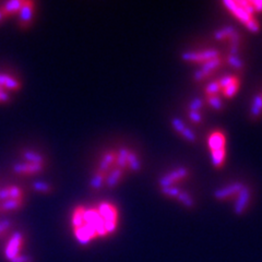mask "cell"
<instances>
[{
  "instance_id": "1",
  "label": "cell",
  "mask_w": 262,
  "mask_h": 262,
  "mask_svg": "<svg viewBox=\"0 0 262 262\" xmlns=\"http://www.w3.org/2000/svg\"><path fill=\"white\" fill-rule=\"evenodd\" d=\"M71 224L75 233V237L80 245H89L98 238H104L108 236L102 215L95 208H84L77 206L72 213Z\"/></svg>"
},
{
  "instance_id": "2",
  "label": "cell",
  "mask_w": 262,
  "mask_h": 262,
  "mask_svg": "<svg viewBox=\"0 0 262 262\" xmlns=\"http://www.w3.org/2000/svg\"><path fill=\"white\" fill-rule=\"evenodd\" d=\"M96 209H98L99 213L102 215L105 223H106V231L108 235H112V234L116 232L118 225L117 209L112 203H108V202H102V203L96 206Z\"/></svg>"
},
{
  "instance_id": "3",
  "label": "cell",
  "mask_w": 262,
  "mask_h": 262,
  "mask_svg": "<svg viewBox=\"0 0 262 262\" xmlns=\"http://www.w3.org/2000/svg\"><path fill=\"white\" fill-rule=\"evenodd\" d=\"M23 245H24V236L21 233H15L9 240L6 249H4V257L6 259L11 262L18 257L21 256Z\"/></svg>"
},
{
  "instance_id": "4",
  "label": "cell",
  "mask_w": 262,
  "mask_h": 262,
  "mask_svg": "<svg viewBox=\"0 0 262 262\" xmlns=\"http://www.w3.org/2000/svg\"><path fill=\"white\" fill-rule=\"evenodd\" d=\"M220 56V52L217 49H208L203 52H186L182 53V60L187 62H206L212 59L218 58Z\"/></svg>"
},
{
  "instance_id": "5",
  "label": "cell",
  "mask_w": 262,
  "mask_h": 262,
  "mask_svg": "<svg viewBox=\"0 0 262 262\" xmlns=\"http://www.w3.org/2000/svg\"><path fill=\"white\" fill-rule=\"evenodd\" d=\"M188 174L189 173H188L187 168L179 167L171 173L164 175L163 177H161L159 179V185L161 186V188L173 186L174 183L182 181L183 178H186L188 176Z\"/></svg>"
},
{
  "instance_id": "6",
  "label": "cell",
  "mask_w": 262,
  "mask_h": 262,
  "mask_svg": "<svg viewBox=\"0 0 262 262\" xmlns=\"http://www.w3.org/2000/svg\"><path fill=\"white\" fill-rule=\"evenodd\" d=\"M221 63H222V60H221V58L218 57L215 59H212V60H209L204 62L203 65L201 66L200 69H198V70L194 73V79L197 82H200L202 80L206 79L210 76V73L212 72L215 69L219 68L221 66Z\"/></svg>"
},
{
  "instance_id": "7",
  "label": "cell",
  "mask_w": 262,
  "mask_h": 262,
  "mask_svg": "<svg viewBox=\"0 0 262 262\" xmlns=\"http://www.w3.org/2000/svg\"><path fill=\"white\" fill-rule=\"evenodd\" d=\"M250 198H251L250 189L248 187L243 186L242 189L237 194V199L235 202V205H234V213L237 215H242V213H245L247 206L250 202Z\"/></svg>"
},
{
  "instance_id": "8",
  "label": "cell",
  "mask_w": 262,
  "mask_h": 262,
  "mask_svg": "<svg viewBox=\"0 0 262 262\" xmlns=\"http://www.w3.org/2000/svg\"><path fill=\"white\" fill-rule=\"evenodd\" d=\"M243 188L242 182H234L232 185L220 188V189L214 191V198L217 200H225L227 198L232 197L234 195H237Z\"/></svg>"
},
{
  "instance_id": "9",
  "label": "cell",
  "mask_w": 262,
  "mask_h": 262,
  "mask_svg": "<svg viewBox=\"0 0 262 262\" xmlns=\"http://www.w3.org/2000/svg\"><path fill=\"white\" fill-rule=\"evenodd\" d=\"M44 164H36V163H19L13 166V172L19 175H33L39 174L43 171Z\"/></svg>"
},
{
  "instance_id": "10",
  "label": "cell",
  "mask_w": 262,
  "mask_h": 262,
  "mask_svg": "<svg viewBox=\"0 0 262 262\" xmlns=\"http://www.w3.org/2000/svg\"><path fill=\"white\" fill-rule=\"evenodd\" d=\"M34 13V2L32 1H23L22 7L20 9V25L27 27L33 19Z\"/></svg>"
},
{
  "instance_id": "11",
  "label": "cell",
  "mask_w": 262,
  "mask_h": 262,
  "mask_svg": "<svg viewBox=\"0 0 262 262\" xmlns=\"http://www.w3.org/2000/svg\"><path fill=\"white\" fill-rule=\"evenodd\" d=\"M208 143L211 152H213V151L224 150L225 145H226V140H225V137L222 132L215 131L209 137Z\"/></svg>"
},
{
  "instance_id": "12",
  "label": "cell",
  "mask_w": 262,
  "mask_h": 262,
  "mask_svg": "<svg viewBox=\"0 0 262 262\" xmlns=\"http://www.w3.org/2000/svg\"><path fill=\"white\" fill-rule=\"evenodd\" d=\"M24 0H11V1H8L3 4V6L0 8V11L2 12L3 17H10L15 16L17 13L20 12V9L23 4Z\"/></svg>"
},
{
  "instance_id": "13",
  "label": "cell",
  "mask_w": 262,
  "mask_h": 262,
  "mask_svg": "<svg viewBox=\"0 0 262 262\" xmlns=\"http://www.w3.org/2000/svg\"><path fill=\"white\" fill-rule=\"evenodd\" d=\"M0 86L3 90L18 91L21 89V82L11 76L6 75V73H0Z\"/></svg>"
},
{
  "instance_id": "14",
  "label": "cell",
  "mask_w": 262,
  "mask_h": 262,
  "mask_svg": "<svg viewBox=\"0 0 262 262\" xmlns=\"http://www.w3.org/2000/svg\"><path fill=\"white\" fill-rule=\"evenodd\" d=\"M116 158H117V153L113 152V151H109V152H107L103 156L102 160H101L98 172L103 173L107 176L108 169L112 167V165L115 164V162H116Z\"/></svg>"
},
{
  "instance_id": "15",
  "label": "cell",
  "mask_w": 262,
  "mask_h": 262,
  "mask_svg": "<svg viewBox=\"0 0 262 262\" xmlns=\"http://www.w3.org/2000/svg\"><path fill=\"white\" fill-rule=\"evenodd\" d=\"M123 176V169L121 168H114L112 172H110L109 175L106 176V181H105V183L108 188H114L117 183L121 181V179Z\"/></svg>"
},
{
  "instance_id": "16",
  "label": "cell",
  "mask_w": 262,
  "mask_h": 262,
  "mask_svg": "<svg viewBox=\"0 0 262 262\" xmlns=\"http://www.w3.org/2000/svg\"><path fill=\"white\" fill-rule=\"evenodd\" d=\"M22 199H8L6 201L0 202V211L1 212H8V211L12 210H19L23 205Z\"/></svg>"
},
{
  "instance_id": "17",
  "label": "cell",
  "mask_w": 262,
  "mask_h": 262,
  "mask_svg": "<svg viewBox=\"0 0 262 262\" xmlns=\"http://www.w3.org/2000/svg\"><path fill=\"white\" fill-rule=\"evenodd\" d=\"M129 153L130 151L126 148H122L118 151L116 162H115L118 168L125 169L128 166V156H129Z\"/></svg>"
},
{
  "instance_id": "18",
  "label": "cell",
  "mask_w": 262,
  "mask_h": 262,
  "mask_svg": "<svg viewBox=\"0 0 262 262\" xmlns=\"http://www.w3.org/2000/svg\"><path fill=\"white\" fill-rule=\"evenodd\" d=\"M262 113V94H257L252 101L250 107V115L252 118L259 117Z\"/></svg>"
},
{
  "instance_id": "19",
  "label": "cell",
  "mask_w": 262,
  "mask_h": 262,
  "mask_svg": "<svg viewBox=\"0 0 262 262\" xmlns=\"http://www.w3.org/2000/svg\"><path fill=\"white\" fill-rule=\"evenodd\" d=\"M235 32H236V30L234 29L233 26H225V27H222V29H220V30L214 32V39L218 40H226V39L231 38V36L235 33Z\"/></svg>"
},
{
  "instance_id": "20",
  "label": "cell",
  "mask_w": 262,
  "mask_h": 262,
  "mask_svg": "<svg viewBox=\"0 0 262 262\" xmlns=\"http://www.w3.org/2000/svg\"><path fill=\"white\" fill-rule=\"evenodd\" d=\"M225 155H226V151H225V149L211 152V160H212L214 167H217V168L222 167L224 160H225Z\"/></svg>"
},
{
  "instance_id": "21",
  "label": "cell",
  "mask_w": 262,
  "mask_h": 262,
  "mask_svg": "<svg viewBox=\"0 0 262 262\" xmlns=\"http://www.w3.org/2000/svg\"><path fill=\"white\" fill-rule=\"evenodd\" d=\"M232 13L237 18L238 20L242 22L243 24H246L247 22H249L252 19V17L249 15V13L246 12L242 7L238 6L237 3H236V7L232 10Z\"/></svg>"
},
{
  "instance_id": "22",
  "label": "cell",
  "mask_w": 262,
  "mask_h": 262,
  "mask_svg": "<svg viewBox=\"0 0 262 262\" xmlns=\"http://www.w3.org/2000/svg\"><path fill=\"white\" fill-rule=\"evenodd\" d=\"M105 181H106V175L103 174V173L98 172L94 175L93 177H92L91 181H90V185H91L92 188H93V189L99 190V189H101V188L103 187V185L105 183Z\"/></svg>"
},
{
  "instance_id": "23",
  "label": "cell",
  "mask_w": 262,
  "mask_h": 262,
  "mask_svg": "<svg viewBox=\"0 0 262 262\" xmlns=\"http://www.w3.org/2000/svg\"><path fill=\"white\" fill-rule=\"evenodd\" d=\"M177 199L178 201L181 202V203L186 206V208H194L195 206V201H194V198H192L188 192L186 191H181L179 192V195L177 196Z\"/></svg>"
},
{
  "instance_id": "24",
  "label": "cell",
  "mask_w": 262,
  "mask_h": 262,
  "mask_svg": "<svg viewBox=\"0 0 262 262\" xmlns=\"http://www.w3.org/2000/svg\"><path fill=\"white\" fill-rule=\"evenodd\" d=\"M23 158L26 160V162L29 163H36V164H44L43 156L34 152V151H25L23 153Z\"/></svg>"
},
{
  "instance_id": "25",
  "label": "cell",
  "mask_w": 262,
  "mask_h": 262,
  "mask_svg": "<svg viewBox=\"0 0 262 262\" xmlns=\"http://www.w3.org/2000/svg\"><path fill=\"white\" fill-rule=\"evenodd\" d=\"M128 167H129L132 172H139L141 169V162L138 159L136 153L130 152L128 156Z\"/></svg>"
},
{
  "instance_id": "26",
  "label": "cell",
  "mask_w": 262,
  "mask_h": 262,
  "mask_svg": "<svg viewBox=\"0 0 262 262\" xmlns=\"http://www.w3.org/2000/svg\"><path fill=\"white\" fill-rule=\"evenodd\" d=\"M227 62L228 65L233 67L236 70H242L243 68V61L242 60V58L238 57V55H228L227 56Z\"/></svg>"
},
{
  "instance_id": "27",
  "label": "cell",
  "mask_w": 262,
  "mask_h": 262,
  "mask_svg": "<svg viewBox=\"0 0 262 262\" xmlns=\"http://www.w3.org/2000/svg\"><path fill=\"white\" fill-rule=\"evenodd\" d=\"M33 189L40 192V194H49V192L53 191V187L48 182L36 181L33 183Z\"/></svg>"
},
{
  "instance_id": "28",
  "label": "cell",
  "mask_w": 262,
  "mask_h": 262,
  "mask_svg": "<svg viewBox=\"0 0 262 262\" xmlns=\"http://www.w3.org/2000/svg\"><path fill=\"white\" fill-rule=\"evenodd\" d=\"M238 90H240V81H237V82H235V83H233V84L225 87V89H223V94H224L225 98L232 99L233 96L236 95Z\"/></svg>"
},
{
  "instance_id": "29",
  "label": "cell",
  "mask_w": 262,
  "mask_h": 262,
  "mask_svg": "<svg viewBox=\"0 0 262 262\" xmlns=\"http://www.w3.org/2000/svg\"><path fill=\"white\" fill-rule=\"evenodd\" d=\"M221 90L222 89H221L219 81H212V82H210L208 85H206L205 93L208 96H213V95H217Z\"/></svg>"
},
{
  "instance_id": "30",
  "label": "cell",
  "mask_w": 262,
  "mask_h": 262,
  "mask_svg": "<svg viewBox=\"0 0 262 262\" xmlns=\"http://www.w3.org/2000/svg\"><path fill=\"white\" fill-rule=\"evenodd\" d=\"M208 103L211 107L215 110H221L223 108V102L218 95L208 96Z\"/></svg>"
},
{
  "instance_id": "31",
  "label": "cell",
  "mask_w": 262,
  "mask_h": 262,
  "mask_svg": "<svg viewBox=\"0 0 262 262\" xmlns=\"http://www.w3.org/2000/svg\"><path fill=\"white\" fill-rule=\"evenodd\" d=\"M9 198L10 199H22L23 200V191L18 186H9Z\"/></svg>"
},
{
  "instance_id": "32",
  "label": "cell",
  "mask_w": 262,
  "mask_h": 262,
  "mask_svg": "<svg viewBox=\"0 0 262 262\" xmlns=\"http://www.w3.org/2000/svg\"><path fill=\"white\" fill-rule=\"evenodd\" d=\"M238 81V78L237 77H234V76H225L223 78H221L219 83H220V86L221 89H225V87L231 85L233 83H235V82Z\"/></svg>"
},
{
  "instance_id": "33",
  "label": "cell",
  "mask_w": 262,
  "mask_h": 262,
  "mask_svg": "<svg viewBox=\"0 0 262 262\" xmlns=\"http://www.w3.org/2000/svg\"><path fill=\"white\" fill-rule=\"evenodd\" d=\"M179 192H181V190H179L178 188L175 187V186L162 188V194L169 197V198H177V196L179 195Z\"/></svg>"
},
{
  "instance_id": "34",
  "label": "cell",
  "mask_w": 262,
  "mask_h": 262,
  "mask_svg": "<svg viewBox=\"0 0 262 262\" xmlns=\"http://www.w3.org/2000/svg\"><path fill=\"white\" fill-rule=\"evenodd\" d=\"M236 3L238 4V6L242 7L243 10H245L246 12L249 13V15L251 17H254L255 15V10H254V8H252V6L250 4L249 1H247V0H237Z\"/></svg>"
},
{
  "instance_id": "35",
  "label": "cell",
  "mask_w": 262,
  "mask_h": 262,
  "mask_svg": "<svg viewBox=\"0 0 262 262\" xmlns=\"http://www.w3.org/2000/svg\"><path fill=\"white\" fill-rule=\"evenodd\" d=\"M202 106H203V101L200 98H195L189 104V109L190 112H199Z\"/></svg>"
},
{
  "instance_id": "36",
  "label": "cell",
  "mask_w": 262,
  "mask_h": 262,
  "mask_svg": "<svg viewBox=\"0 0 262 262\" xmlns=\"http://www.w3.org/2000/svg\"><path fill=\"white\" fill-rule=\"evenodd\" d=\"M171 122H172V127L174 128V130L178 133H181L183 129L186 128L185 123H183L181 119H179V118H173Z\"/></svg>"
},
{
  "instance_id": "37",
  "label": "cell",
  "mask_w": 262,
  "mask_h": 262,
  "mask_svg": "<svg viewBox=\"0 0 262 262\" xmlns=\"http://www.w3.org/2000/svg\"><path fill=\"white\" fill-rule=\"evenodd\" d=\"M181 135L185 138V139L187 141H189V142H195L197 140V137L195 135V132L192 131L191 129H189V128H185V129H183V131L181 133Z\"/></svg>"
},
{
  "instance_id": "38",
  "label": "cell",
  "mask_w": 262,
  "mask_h": 262,
  "mask_svg": "<svg viewBox=\"0 0 262 262\" xmlns=\"http://www.w3.org/2000/svg\"><path fill=\"white\" fill-rule=\"evenodd\" d=\"M245 26L247 27L248 30H249L250 32H252V33H258L259 30H260V25H259V23L257 22L254 18H252V19L249 21V22H247Z\"/></svg>"
},
{
  "instance_id": "39",
  "label": "cell",
  "mask_w": 262,
  "mask_h": 262,
  "mask_svg": "<svg viewBox=\"0 0 262 262\" xmlns=\"http://www.w3.org/2000/svg\"><path fill=\"white\" fill-rule=\"evenodd\" d=\"M10 227H11V222H9L7 220L1 221V222H0V237L3 236Z\"/></svg>"
},
{
  "instance_id": "40",
  "label": "cell",
  "mask_w": 262,
  "mask_h": 262,
  "mask_svg": "<svg viewBox=\"0 0 262 262\" xmlns=\"http://www.w3.org/2000/svg\"><path fill=\"white\" fill-rule=\"evenodd\" d=\"M229 40H231V47H238V46H240V40H241L240 34H238L237 32H235V33L229 38Z\"/></svg>"
},
{
  "instance_id": "41",
  "label": "cell",
  "mask_w": 262,
  "mask_h": 262,
  "mask_svg": "<svg viewBox=\"0 0 262 262\" xmlns=\"http://www.w3.org/2000/svg\"><path fill=\"white\" fill-rule=\"evenodd\" d=\"M255 12H262V0H249Z\"/></svg>"
},
{
  "instance_id": "42",
  "label": "cell",
  "mask_w": 262,
  "mask_h": 262,
  "mask_svg": "<svg viewBox=\"0 0 262 262\" xmlns=\"http://www.w3.org/2000/svg\"><path fill=\"white\" fill-rule=\"evenodd\" d=\"M189 117L191 121L196 123H199L202 121V115L199 112H190Z\"/></svg>"
},
{
  "instance_id": "43",
  "label": "cell",
  "mask_w": 262,
  "mask_h": 262,
  "mask_svg": "<svg viewBox=\"0 0 262 262\" xmlns=\"http://www.w3.org/2000/svg\"><path fill=\"white\" fill-rule=\"evenodd\" d=\"M8 199H10V198H9V188L4 187L0 190V201H6Z\"/></svg>"
},
{
  "instance_id": "44",
  "label": "cell",
  "mask_w": 262,
  "mask_h": 262,
  "mask_svg": "<svg viewBox=\"0 0 262 262\" xmlns=\"http://www.w3.org/2000/svg\"><path fill=\"white\" fill-rule=\"evenodd\" d=\"M223 4H224L225 8H226L228 11L232 12L233 9L236 7V1H234V0H224Z\"/></svg>"
},
{
  "instance_id": "45",
  "label": "cell",
  "mask_w": 262,
  "mask_h": 262,
  "mask_svg": "<svg viewBox=\"0 0 262 262\" xmlns=\"http://www.w3.org/2000/svg\"><path fill=\"white\" fill-rule=\"evenodd\" d=\"M3 15H2V12L1 11H0V22H1L2 21V19H3Z\"/></svg>"
}]
</instances>
